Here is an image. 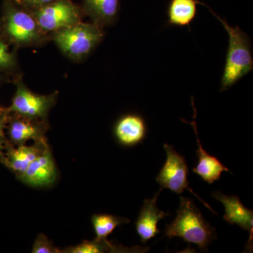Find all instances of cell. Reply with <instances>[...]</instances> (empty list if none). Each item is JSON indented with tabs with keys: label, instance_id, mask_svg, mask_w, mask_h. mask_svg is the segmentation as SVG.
Listing matches in <instances>:
<instances>
[{
	"label": "cell",
	"instance_id": "obj_1",
	"mask_svg": "<svg viewBox=\"0 0 253 253\" xmlns=\"http://www.w3.org/2000/svg\"><path fill=\"white\" fill-rule=\"evenodd\" d=\"M176 214L172 223L166 224L165 236L168 239L180 237L186 243L196 245L201 251H207L217 238L215 229L205 219L192 199L181 196Z\"/></svg>",
	"mask_w": 253,
	"mask_h": 253
},
{
	"label": "cell",
	"instance_id": "obj_2",
	"mask_svg": "<svg viewBox=\"0 0 253 253\" xmlns=\"http://www.w3.org/2000/svg\"><path fill=\"white\" fill-rule=\"evenodd\" d=\"M211 12L221 23L229 36V46L225 66L221 80L220 91L227 90L253 69L251 42L249 37L239 27H232L212 9Z\"/></svg>",
	"mask_w": 253,
	"mask_h": 253
},
{
	"label": "cell",
	"instance_id": "obj_3",
	"mask_svg": "<svg viewBox=\"0 0 253 253\" xmlns=\"http://www.w3.org/2000/svg\"><path fill=\"white\" fill-rule=\"evenodd\" d=\"M1 31L5 39L18 46L37 44L44 33L31 11L14 0H4L3 3Z\"/></svg>",
	"mask_w": 253,
	"mask_h": 253
},
{
	"label": "cell",
	"instance_id": "obj_4",
	"mask_svg": "<svg viewBox=\"0 0 253 253\" xmlns=\"http://www.w3.org/2000/svg\"><path fill=\"white\" fill-rule=\"evenodd\" d=\"M102 28L81 22L54 33V41L61 51L73 60L86 57L104 38Z\"/></svg>",
	"mask_w": 253,
	"mask_h": 253
},
{
	"label": "cell",
	"instance_id": "obj_5",
	"mask_svg": "<svg viewBox=\"0 0 253 253\" xmlns=\"http://www.w3.org/2000/svg\"><path fill=\"white\" fill-rule=\"evenodd\" d=\"M163 147L166 151L167 159L156 179L161 188L171 190L178 195L182 194L186 189L189 190L211 212L217 214L209 204L205 202L192 189H190L187 179L189 168L184 156L176 152L171 145L165 144Z\"/></svg>",
	"mask_w": 253,
	"mask_h": 253
},
{
	"label": "cell",
	"instance_id": "obj_6",
	"mask_svg": "<svg viewBox=\"0 0 253 253\" xmlns=\"http://www.w3.org/2000/svg\"><path fill=\"white\" fill-rule=\"evenodd\" d=\"M44 33H55L81 22V10L71 0H55L31 11Z\"/></svg>",
	"mask_w": 253,
	"mask_h": 253
},
{
	"label": "cell",
	"instance_id": "obj_7",
	"mask_svg": "<svg viewBox=\"0 0 253 253\" xmlns=\"http://www.w3.org/2000/svg\"><path fill=\"white\" fill-rule=\"evenodd\" d=\"M58 92L48 95L36 94L22 82H18L16 91L8 113L31 119L46 120L50 110L56 104Z\"/></svg>",
	"mask_w": 253,
	"mask_h": 253
},
{
	"label": "cell",
	"instance_id": "obj_8",
	"mask_svg": "<svg viewBox=\"0 0 253 253\" xmlns=\"http://www.w3.org/2000/svg\"><path fill=\"white\" fill-rule=\"evenodd\" d=\"M47 129L46 120L31 119L9 113L6 135L11 144L18 146L26 144L28 141H46Z\"/></svg>",
	"mask_w": 253,
	"mask_h": 253
},
{
	"label": "cell",
	"instance_id": "obj_9",
	"mask_svg": "<svg viewBox=\"0 0 253 253\" xmlns=\"http://www.w3.org/2000/svg\"><path fill=\"white\" fill-rule=\"evenodd\" d=\"M57 179V168L49 146L18 178L23 184L33 188L51 187Z\"/></svg>",
	"mask_w": 253,
	"mask_h": 253
},
{
	"label": "cell",
	"instance_id": "obj_10",
	"mask_svg": "<svg viewBox=\"0 0 253 253\" xmlns=\"http://www.w3.org/2000/svg\"><path fill=\"white\" fill-rule=\"evenodd\" d=\"M212 196L218 201H220L225 208V214L223 219L231 224H236L245 231L250 233V239L246 249L251 251L253 247V211L246 207L241 203L237 196H227L219 191L212 193ZM252 250V249H251Z\"/></svg>",
	"mask_w": 253,
	"mask_h": 253
},
{
	"label": "cell",
	"instance_id": "obj_11",
	"mask_svg": "<svg viewBox=\"0 0 253 253\" xmlns=\"http://www.w3.org/2000/svg\"><path fill=\"white\" fill-rule=\"evenodd\" d=\"M47 147H49L47 141L34 142L30 146L26 144L14 146L9 144L5 151L2 165L18 178L22 175L31 163L41 156Z\"/></svg>",
	"mask_w": 253,
	"mask_h": 253
},
{
	"label": "cell",
	"instance_id": "obj_12",
	"mask_svg": "<svg viewBox=\"0 0 253 253\" xmlns=\"http://www.w3.org/2000/svg\"><path fill=\"white\" fill-rule=\"evenodd\" d=\"M191 105H192L194 112V121L189 122L182 118H181V121L192 126L195 134H196L198 146H199L196 151V154L199 158V163L196 167L193 169V172L199 174L202 178L203 180L206 181L209 184H212L214 181L220 179L221 173L231 172V171L226 168V166L223 165L217 158L208 154L207 151L203 148L201 141H200L199 135H198L197 125L196 122V109L195 108L194 98L193 97L191 99Z\"/></svg>",
	"mask_w": 253,
	"mask_h": 253
},
{
	"label": "cell",
	"instance_id": "obj_13",
	"mask_svg": "<svg viewBox=\"0 0 253 253\" xmlns=\"http://www.w3.org/2000/svg\"><path fill=\"white\" fill-rule=\"evenodd\" d=\"M115 137L120 144L133 147L141 144L147 134V126L142 116L129 113L122 116L114 126Z\"/></svg>",
	"mask_w": 253,
	"mask_h": 253
},
{
	"label": "cell",
	"instance_id": "obj_14",
	"mask_svg": "<svg viewBox=\"0 0 253 253\" xmlns=\"http://www.w3.org/2000/svg\"><path fill=\"white\" fill-rule=\"evenodd\" d=\"M162 189L161 188L152 199L144 200V205L135 221L136 231L142 244H146L159 234L160 230L157 226L158 221L169 215V213L163 212L157 207L158 196Z\"/></svg>",
	"mask_w": 253,
	"mask_h": 253
},
{
	"label": "cell",
	"instance_id": "obj_15",
	"mask_svg": "<svg viewBox=\"0 0 253 253\" xmlns=\"http://www.w3.org/2000/svg\"><path fill=\"white\" fill-rule=\"evenodd\" d=\"M119 9L120 0H83V11L101 28L116 21Z\"/></svg>",
	"mask_w": 253,
	"mask_h": 253
},
{
	"label": "cell",
	"instance_id": "obj_16",
	"mask_svg": "<svg viewBox=\"0 0 253 253\" xmlns=\"http://www.w3.org/2000/svg\"><path fill=\"white\" fill-rule=\"evenodd\" d=\"M197 0H171L168 9V25L189 26L197 14Z\"/></svg>",
	"mask_w": 253,
	"mask_h": 253
},
{
	"label": "cell",
	"instance_id": "obj_17",
	"mask_svg": "<svg viewBox=\"0 0 253 253\" xmlns=\"http://www.w3.org/2000/svg\"><path fill=\"white\" fill-rule=\"evenodd\" d=\"M149 248L138 247L133 249L123 248L111 244L107 239H95L93 241H84L77 246H71L63 250L64 253H103L106 252L118 253H146Z\"/></svg>",
	"mask_w": 253,
	"mask_h": 253
},
{
	"label": "cell",
	"instance_id": "obj_18",
	"mask_svg": "<svg viewBox=\"0 0 253 253\" xmlns=\"http://www.w3.org/2000/svg\"><path fill=\"white\" fill-rule=\"evenodd\" d=\"M130 222L129 219L109 214H94L91 217V223L94 227L96 239H107L118 226Z\"/></svg>",
	"mask_w": 253,
	"mask_h": 253
},
{
	"label": "cell",
	"instance_id": "obj_19",
	"mask_svg": "<svg viewBox=\"0 0 253 253\" xmlns=\"http://www.w3.org/2000/svg\"><path fill=\"white\" fill-rule=\"evenodd\" d=\"M16 56L0 36V71H11L16 66Z\"/></svg>",
	"mask_w": 253,
	"mask_h": 253
},
{
	"label": "cell",
	"instance_id": "obj_20",
	"mask_svg": "<svg viewBox=\"0 0 253 253\" xmlns=\"http://www.w3.org/2000/svg\"><path fill=\"white\" fill-rule=\"evenodd\" d=\"M33 253H61L59 249L53 244L52 241L48 239L45 235L40 234L37 236L33 244Z\"/></svg>",
	"mask_w": 253,
	"mask_h": 253
},
{
	"label": "cell",
	"instance_id": "obj_21",
	"mask_svg": "<svg viewBox=\"0 0 253 253\" xmlns=\"http://www.w3.org/2000/svg\"><path fill=\"white\" fill-rule=\"evenodd\" d=\"M8 116H9V113L6 109H4L0 112V163L1 164L4 162L5 151L8 145L10 144L6 135V126Z\"/></svg>",
	"mask_w": 253,
	"mask_h": 253
},
{
	"label": "cell",
	"instance_id": "obj_22",
	"mask_svg": "<svg viewBox=\"0 0 253 253\" xmlns=\"http://www.w3.org/2000/svg\"><path fill=\"white\" fill-rule=\"evenodd\" d=\"M14 1L26 9L33 11L44 5L49 4L55 0H14Z\"/></svg>",
	"mask_w": 253,
	"mask_h": 253
},
{
	"label": "cell",
	"instance_id": "obj_23",
	"mask_svg": "<svg viewBox=\"0 0 253 253\" xmlns=\"http://www.w3.org/2000/svg\"><path fill=\"white\" fill-rule=\"evenodd\" d=\"M3 109H1V108H0V112H1V111H2Z\"/></svg>",
	"mask_w": 253,
	"mask_h": 253
},
{
	"label": "cell",
	"instance_id": "obj_24",
	"mask_svg": "<svg viewBox=\"0 0 253 253\" xmlns=\"http://www.w3.org/2000/svg\"><path fill=\"white\" fill-rule=\"evenodd\" d=\"M0 81H1V78H0Z\"/></svg>",
	"mask_w": 253,
	"mask_h": 253
}]
</instances>
